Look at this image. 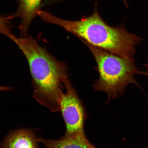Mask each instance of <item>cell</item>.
I'll list each match as a JSON object with an SVG mask.
<instances>
[{
  "mask_svg": "<svg viewBox=\"0 0 148 148\" xmlns=\"http://www.w3.org/2000/svg\"><path fill=\"white\" fill-rule=\"evenodd\" d=\"M26 58L32 78L33 97L40 105L56 112L60 111L63 81L68 78L65 63L51 55L31 36L12 40Z\"/></svg>",
  "mask_w": 148,
  "mask_h": 148,
  "instance_id": "cell-1",
  "label": "cell"
},
{
  "mask_svg": "<svg viewBox=\"0 0 148 148\" xmlns=\"http://www.w3.org/2000/svg\"><path fill=\"white\" fill-rule=\"evenodd\" d=\"M38 14L43 21L63 27L92 45L132 62L136 61V48L143 38L127 32L124 25L109 26L102 19L97 9L92 16L77 21L62 20L41 10Z\"/></svg>",
  "mask_w": 148,
  "mask_h": 148,
  "instance_id": "cell-2",
  "label": "cell"
},
{
  "mask_svg": "<svg viewBox=\"0 0 148 148\" xmlns=\"http://www.w3.org/2000/svg\"><path fill=\"white\" fill-rule=\"evenodd\" d=\"M80 39L91 51L97 66L99 77L93 84L96 91L105 92L108 102L123 95L128 85L134 84L140 87L135 78L136 74L140 73L135 62L112 54Z\"/></svg>",
  "mask_w": 148,
  "mask_h": 148,
  "instance_id": "cell-3",
  "label": "cell"
},
{
  "mask_svg": "<svg viewBox=\"0 0 148 148\" xmlns=\"http://www.w3.org/2000/svg\"><path fill=\"white\" fill-rule=\"evenodd\" d=\"M63 84L66 92L61 97L60 107L66 126L64 136L84 133V122L88 117L84 107L68 77Z\"/></svg>",
  "mask_w": 148,
  "mask_h": 148,
  "instance_id": "cell-4",
  "label": "cell"
},
{
  "mask_svg": "<svg viewBox=\"0 0 148 148\" xmlns=\"http://www.w3.org/2000/svg\"><path fill=\"white\" fill-rule=\"evenodd\" d=\"M42 0H19L18 7L12 18H18L21 20L18 27L23 37H26L28 29L33 20L38 16Z\"/></svg>",
  "mask_w": 148,
  "mask_h": 148,
  "instance_id": "cell-5",
  "label": "cell"
},
{
  "mask_svg": "<svg viewBox=\"0 0 148 148\" xmlns=\"http://www.w3.org/2000/svg\"><path fill=\"white\" fill-rule=\"evenodd\" d=\"M37 141L46 148H97L88 141L85 133L70 136H64L58 140L40 138Z\"/></svg>",
  "mask_w": 148,
  "mask_h": 148,
  "instance_id": "cell-6",
  "label": "cell"
},
{
  "mask_svg": "<svg viewBox=\"0 0 148 148\" xmlns=\"http://www.w3.org/2000/svg\"><path fill=\"white\" fill-rule=\"evenodd\" d=\"M37 140L32 131L21 129L9 134L1 148H38Z\"/></svg>",
  "mask_w": 148,
  "mask_h": 148,
  "instance_id": "cell-7",
  "label": "cell"
},
{
  "mask_svg": "<svg viewBox=\"0 0 148 148\" xmlns=\"http://www.w3.org/2000/svg\"><path fill=\"white\" fill-rule=\"evenodd\" d=\"M12 18H13L12 16H0V33L8 37L12 40L15 36L11 32V28L9 24L10 20Z\"/></svg>",
  "mask_w": 148,
  "mask_h": 148,
  "instance_id": "cell-8",
  "label": "cell"
},
{
  "mask_svg": "<svg viewBox=\"0 0 148 148\" xmlns=\"http://www.w3.org/2000/svg\"><path fill=\"white\" fill-rule=\"evenodd\" d=\"M12 88L9 87L0 86V91H7V90H12Z\"/></svg>",
  "mask_w": 148,
  "mask_h": 148,
  "instance_id": "cell-9",
  "label": "cell"
},
{
  "mask_svg": "<svg viewBox=\"0 0 148 148\" xmlns=\"http://www.w3.org/2000/svg\"><path fill=\"white\" fill-rule=\"evenodd\" d=\"M145 66L147 69H146V71L145 72H140V73L143 74V75H147L148 76V62L147 64L145 65Z\"/></svg>",
  "mask_w": 148,
  "mask_h": 148,
  "instance_id": "cell-10",
  "label": "cell"
}]
</instances>
